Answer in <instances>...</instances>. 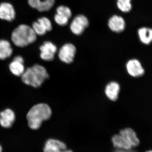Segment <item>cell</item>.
<instances>
[{
  "mask_svg": "<svg viewBox=\"0 0 152 152\" xmlns=\"http://www.w3.org/2000/svg\"><path fill=\"white\" fill-rule=\"evenodd\" d=\"M52 115L51 108L48 104L40 103L35 105L27 115L28 126L34 130L39 129L43 122L50 119Z\"/></svg>",
  "mask_w": 152,
  "mask_h": 152,
  "instance_id": "obj_1",
  "label": "cell"
},
{
  "mask_svg": "<svg viewBox=\"0 0 152 152\" xmlns=\"http://www.w3.org/2000/svg\"><path fill=\"white\" fill-rule=\"evenodd\" d=\"M21 77L22 81L26 84L37 88L49 78V75L45 68L35 64L25 69Z\"/></svg>",
  "mask_w": 152,
  "mask_h": 152,
  "instance_id": "obj_2",
  "label": "cell"
},
{
  "mask_svg": "<svg viewBox=\"0 0 152 152\" xmlns=\"http://www.w3.org/2000/svg\"><path fill=\"white\" fill-rule=\"evenodd\" d=\"M37 35L32 28L26 24L20 25L14 30L11 39L16 46L23 48L34 42Z\"/></svg>",
  "mask_w": 152,
  "mask_h": 152,
  "instance_id": "obj_3",
  "label": "cell"
},
{
  "mask_svg": "<svg viewBox=\"0 0 152 152\" xmlns=\"http://www.w3.org/2000/svg\"><path fill=\"white\" fill-rule=\"evenodd\" d=\"M89 24V20L86 17L83 15H79L73 19L70 26V28L74 34L80 35L88 27Z\"/></svg>",
  "mask_w": 152,
  "mask_h": 152,
  "instance_id": "obj_4",
  "label": "cell"
},
{
  "mask_svg": "<svg viewBox=\"0 0 152 152\" xmlns=\"http://www.w3.org/2000/svg\"><path fill=\"white\" fill-rule=\"evenodd\" d=\"M76 51V47L72 44H64L59 50V58L63 63L70 64L74 61Z\"/></svg>",
  "mask_w": 152,
  "mask_h": 152,
  "instance_id": "obj_5",
  "label": "cell"
},
{
  "mask_svg": "<svg viewBox=\"0 0 152 152\" xmlns=\"http://www.w3.org/2000/svg\"><path fill=\"white\" fill-rule=\"evenodd\" d=\"M126 69L131 77L139 78L144 75L145 70L141 63L137 59H132L126 64Z\"/></svg>",
  "mask_w": 152,
  "mask_h": 152,
  "instance_id": "obj_6",
  "label": "cell"
},
{
  "mask_svg": "<svg viewBox=\"0 0 152 152\" xmlns=\"http://www.w3.org/2000/svg\"><path fill=\"white\" fill-rule=\"evenodd\" d=\"M40 57L43 60L51 61L54 59L55 54L57 51L56 45L50 42H45L40 47Z\"/></svg>",
  "mask_w": 152,
  "mask_h": 152,
  "instance_id": "obj_7",
  "label": "cell"
},
{
  "mask_svg": "<svg viewBox=\"0 0 152 152\" xmlns=\"http://www.w3.org/2000/svg\"><path fill=\"white\" fill-rule=\"evenodd\" d=\"M15 120V115L12 110L7 109L0 113V125L5 129L10 128Z\"/></svg>",
  "mask_w": 152,
  "mask_h": 152,
  "instance_id": "obj_8",
  "label": "cell"
},
{
  "mask_svg": "<svg viewBox=\"0 0 152 152\" xmlns=\"http://www.w3.org/2000/svg\"><path fill=\"white\" fill-rule=\"evenodd\" d=\"M67 149L64 142L55 139L47 140L44 145V152H61Z\"/></svg>",
  "mask_w": 152,
  "mask_h": 152,
  "instance_id": "obj_9",
  "label": "cell"
},
{
  "mask_svg": "<svg viewBox=\"0 0 152 152\" xmlns=\"http://www.w3.org/2000/svg\"><path fill=\"white\" fill-rule=\"evenodd\" d=\"M30 7L39 12H48L54 5L55 0H28Z\"/></svg>",
  "mask_w": 152,
  "mask_h": 152,
  "instance_id": "obj_10",
  "label": "cell"
},
{
  "mask_svg": "<svg viewBox=\"0 0 152 152\" xmlns=\"http://www.w3.org/2000/svg\"><path fill=\"white\" fill-rule=\"evenodd\" d=\"M108 25L112 31L117 33L122 32L126 28V23L122 17L114 15L109 20Z\"/></svg>",
  "mask_w": 152,
  "mask_h": 152,
  "instance_id": "obj_11",
  "label": "cell"
},
{
  "mask_svg": "<svg viewBox=\"0 0 152 152\" xmlns=\"http://www.w3.org/2000/svg\"><path fill=\"white\" fill-rule=\"evenodd\" d=\"M15 18V12L13 7L8 3L0 4V19L11 22Z\"/></svg>",
  "mask_w": 152,
  "mask_h": 152,
  "instance_id": "obj_12",
  "label": "cell"
},
{
  "mask_svg": "<svg viewBox=\"0 0 152 152\" xmlns=\"http://www.w3.org/2000/svg\"><path fill=\"white\" fill-rule=\"evenodd\" d=\"M120 90L121 87L118 83L115 81L110 82L106 86L105 94L109 100L115 102L118 98Z\"/></svg>",
  "mask_w": 152,
  "mask_h": 152,
  "instance_id": "obj_13",
  "label": "cell"
},
{
  "mask_svg": "<svg viewBox=\"0 0 152 152\" xmlns=\"http://www.w3.org/2000/svg\"><path fill=\"white\" fill-rule=\"evenodd\" d=\"M119 134L124 137L132 148L138 146L140 143V141L137 133L132 128H126L123 129L120 131Z\"/></svg>",
  "mask_w": 152,
  "mask_h": 152,
  "instance_id": "obj_14",
  "label": "cell"
},
{
  "mask_svg": "<svg viewBox=\"0 0 152 152\" xmlns=\"http://www.w3.org/2000/svg\"><path fill=\"white\" fill-rule=\"evenodd\" d=\"M112 141L114 147L118 150L130 151L133 148L124 137L120 134L113 136Z\"/></svg>",
  "mask_w": 152,
  "mask_h": 152,
  "instance_id": "obj_15",
  "label": "cell"
},
{
  "mask_svg": "<svg viewBox=\"0 0 152 152\" xmlns=\"http://www.w3.org/2000/svg\"><path fill=\"white\" fill-rule=\"evenodd\" d=\"M12 49L9 41L6 40H0V59H6L12 56Z\"/></svg>",
  "mask_w": 152,
  "mask_h": 152,
  "instance_id": "obj_16",
  "label": "cell"
},
{
  "mask_svg": "<svg viewBox=\"0 0 152 152\" xmlns=\"http://www.w3.org/2000/svg\"><path fill=\"white\" fill-rule=\"evenodd\" d=\"M140 40L145 45H149L152 42V29L143 27L138 31Z\"/></svg>",
  "mask_w": 152,
  "mask_h": 152,
  "instance_id": "obj_17",
  "label": "cell"
},
{
  "mask_svg": "<svg viewBox=\"0 0 152 152\" xmlns=\"http://www.w3.org/2000/svg\"><path fill=\"white\" fill-rule=\"evenodd\" d=\"M23 64V63L13 60L9 65V69L14 75L21 77L25 70Z\"/></svg>",
  "mask_w": 152,
  "mask_h": 152,
  "instance_id": "obj_18",
  "label": "cell"
},
{
  "mask_svg": "<svg viewBox=\"0 0 152 152\" xmlns=\"http://www.w3.org/2000/svg\"><path fill=\"white\" fill-rule=\"evenodd\" d=\"M131 2L132 0H117V7L123 12H129L132 9Z\"/></svg>",
  "mask_w": 152,
  "mask_h": 152,
  "instance_id": "obj_19",
  "label": "cell"
},
{
  "mask_svg": "<svg viewBox=\"0 0 152 152\" xmlns=\"http://www.w3.org/2000/svg\"><path fill=\"white\" fill-rule=\"evenodd\" d=\"M37 22L47 32L50 31L52 30L53 26L51 22L46 17H44L40 18L37 20Z\"/></svg>",
  "mask_w": 152,
  "mask_h": 152,
  "instance_id": "obj_20",
  "label": "cell"
},
{
  "mask_svg": "<svg viewBox=\"0 0 152 152\" xmlns=\"http://www.w3.org/2000/svg\"><path fill=\"white\" fill-rule=\"evenodd\" d=\"M56 13L59 14L70 19L72 16V12L71 9L65 6H60L56 9Z\"/></svg>",
  "mask_w": 152,
  "mask_h": 152,
  "instance_id": "obj_21",
  "label": "cell"
},
{
  "mask_svg": "<svg viewBox=\"0 0 152 152\" xmlns=\"http://www.w3.org/2000/svg\"><path fill=\"white\" fill-rule=\"evenodd\" d=\"M55 22L57 24L64 26L67 24L69 19L58 14H56L54 17Z\"/></svg>",
  "mask_w": 152,
  "mask_h": 152,
  "instance_id": "obj_22",
  "label": "cell"
},
{
  "mask_svg": "<svg viewBox=\"0 0 152 152\" xmlns=\"http://www.w3.org/2000/svg\"><path fill=\"white\" fill-rule=\"evenodd\" d=\"M32 28L37 35L43 36L47 32L46 30L41 26L40 25L37 21L33 23Z\"/></svg>",
  "mask_w": 152,
  "mask_h": 152,
  "instance_id": "obj_23",
  "label": "cell"
},
{
  "mask_svg": "<svg viewBox=\"0 0 152 152\" xmlns=\"http://www.w3.org/2000/svg\"><path fill=\"white\" fill-rule=\"evenodd\" d=\"M13 60L19 62L23 63V64H24V63L23 58V57L20 56H17L14 58Z\"/></svg>",
  "mask_w": 152,
  "mask_h": 152,
  "instance_id": "obj_24",
  "label": "cell"
},
{
  "mask_svg": "<svg viewBox=\"0 0 152 152\" xmlns=\"http://www.w3.org/2000/svg\"><path fill=\"white\" fill-rule=\"evenodd\" d=\"M130 151L131 150H130V151H125V150H118L115 152H135Z\"/></svg>",
  "mask_w": 152,
  "mask_h": 152,
  "instance_id": "obj_25",
  "label": "cell"
},
{
  "mask_svg": "<svg viewBox=\"0 0 152 152\" xmlns=\"http://www.w3.org/2000/svg\"><path fill=\"white\" fill-rule=\"evenodd\" d=\"M61 152H73L72 151H71L70 150H67V149H66L64 150V151H62Z\"/></svg>",
  "mask_w": 152,
  "mask_h": 152,
  "instance_id": "obj_26",
  "label": "cell"
},
{
  "mask_svg": "<svg viewBox=\"0 0 152 152\" xmlns=\"http://www.w3.org/2000/svg\"><path fill=\"white\" fill-rule=\"evenodd\" d=\"M0 152H3V148L1 145H0Z\"/></svg>",
  "mask_w": 152,
  "mask_h": 152,
  "instance_id": "obj_27",
  "label": "cell"
},
{
  "mask_svg": "<svg viewBox=\"0 0 152 152\" xmlns=\"http://www.w3.org/2000/svg\"><path fill=\"white\" fill-rule=\"evenodd\" d=\"M145 152H152V149L147 150Z\"/></svg>",
  "mask_w": 152,
  "mask_h": 152,
  "instance_id": "obj_28",
  "label": "cell"
}]
</instances>
